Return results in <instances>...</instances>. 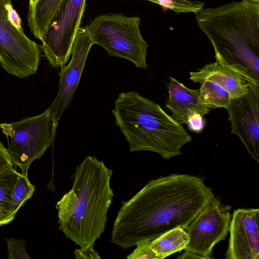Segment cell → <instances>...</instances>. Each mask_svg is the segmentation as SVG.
I'll return each instance as SVG.
<instances>
[{"label":"cell","instance_id":"10","mask_svg":"<svg viewBox=\"0 0 259 259\" xmlns=\"http://www.w3.org/2000/svg\"><path fill=\"white\" fill-rule=\"evenodd\" d=\"M231 132L237 136L249 155L259 162V87L250 84L243 96L233 99L226 108Z\"/></svg>","mask_w":259,"mask_h":259},{"label":"cell","instance_id":"1","mask_svg":"<svg viewBox=\"0 0 259 259\" xmlns=\"http://www.w3.org/2000/svg\"><path fill=\"white\" fill-rule=\"evenodd\" d=\"M214 197L199 177L175 174L151 180L122 202L111 242L126 249L178 227L185 230Z\"/></svg>","mask_w":259,"mask_h":259},{"label":"cell","instance_id":"9","mask_svg":"<svg viewBox=\"0 0 259 259\" xmlns=\"http://www.w3.org/2000/svg\"><path fill=\"white\" fill-rule=\"evenodd\" d=\"M231 208L214 197L186 229L189 241L184 251L211 258L213 248L228 234Z\"/></svg>","mask_w":259,"mask_h":259},{"label":"cell","instance_id":"24","mask_svg":"<svg viewBox=\"0 0 259 259\" xmlns=\"http://www.w3.org/2000/svg\"><path fill=\"white\" fill-rule=\"evenodd\" d=\"M75 257L77 258H100L97 252L93 247L80 248L74 251Z\"/></svg>","mask_w":259,"mask_h":259},{"label":"cell","instance_id":"13","mask_svg":"<svg viewBox=\"0 0 259 259\" xmlns=\"http://www.w3.org/2000/svg\"><path fill=\"white\" fill-rule=\"evenodd\" d=\"M189 74V79L194 82L210 80L220 85L230 94L232 99L246 94L251 84L259 87V81L250 75L246 68L239 65L216 62L205 65L198 71H191Z\"/></svg>","mask_w":259,"mask_h":259},{"label":"cell","instance_id":"20","mask_svg":"<svg viewBox=\"0 0 259 259\" xmlns=\"http://www.w3.org/2000/svg\"><path fill=\"white\" fill-rule=\"evenodd\" d=\"M8 258L9 259H30L26 250L25 240L16 238L7 239Z\"/></svg>","mask_w":259,"mask_h":259},{"label":"cell","instance_id":"25","mask_svg":"<svg viewBox=\"0 0 259 259\" xmlns=\"http://www.w3.org/2000/svg\"><path fill=\"white\" fill-rule=\"evenodd\" d=\"M177 258L179 259H187V258H202L203 257L195 253L185 251L183 253L179 254L177 257Z\"/></svg>","mask_w":259,"mask_h":259},{"label":"cell","instance_id":"11","mask_svg":"<svg viewBox=\"0 0 259 259\" xmlns=\"http://www.w3.org/2000/svg\"><path fill=\"white\" fill-rule=\"evenodd\" d=\"M93 45L85 27H80L73 45L71 61L66 66L61 67L58 93L49 107L57 125L76 91L88 54Z\"/></svg>","mask_w":259,"mask_h":259},{"label":"cell","instance_id":"17","mask_svg":"<svg viewBox=\"0 0 259 259\" xmlns=\"http://www.w3.org/2000/svg\"><path fill=\"white\" fill-rule=\"evenodd\" d=\"M18 173L14 167L0 171V226L9 224L15 217L12 212L11 200Z\"/></svg>","mask_w":259,"mask_h":259},{"label":"cell","instance_id":"28","mask_svg":"<svg viewBox=\"0 0 259 259\" xmlns=\"http://www.w3.org/2000/svg\"><path fill=\"white\" fill-rule=\"evenodd\" d=\"M252 2L259 3V0H247Z\"/></svg>","mask_w":259,"mask_h":259},{"label":"cell","instance_id":"4","mask_svg":"<svg viewBox=\"0 0 259 259\" xmlns=\"http://www.w3.org/2000/svg\"><path fill=\"white\" fill-rule=\"evenodd\" d=\"M112 114L131 152L149 151L164 159L181 155L192 138L182 125L153 101L136 92H122Z\"/></svg>","mask_w":259,"mask_h":259},{"label":"cell","instance_id":"12","mask_svg":"<svg viewBox=\"0 0 259 259\" xmlns=\"http://www.w3.org/2000/svg\"><path fill=\"white\" fill-rule=\"evenodd\" d=\"M259 209L238 208L229 226L227 259H259Z\"/></svg>","mask_w":259,"mask_h":259},{"label":"cell","instance_id":"27","mask_svg":"<svg viewBox=\"0 0 259 259\" xmlns=\"http://www.w3.org/2000/svg\"><path fill=\"white\" fill-rule=\"evenodd\" d=\"M36 0H29V5L34 3Z\"/></svg>","mask_w":259,"mask_h":259},{"label":"cell","instance_id":"14","mask_svg":"<svg viewBox=\"0 0 259 259\" xmlns=\"http://www.w3.org/2000/svg\"><path fill=\"white\" fill-rule=\"evenodd\" d=\"M169 78L165 107L176 121L181 125L187 124L191 115L197 113L203 116L209 113L210 109L199 100V89H189L176 78Z\"/></svg>","mask_w":259,"mask_h":259},{"label":"cell","instance_id":"21","mask_svg":"<svg viewBox=\"0 0 259 259\" xmlns=\"http://www.w3.org/2000/svg\"><path fill=\"white\" fill-rule=\"evenodd\" d=\"M151 241H145L137 243L136 248L127 256V259H159L150 246Z\"/></svg>","mask_w":259,"mask_h":259},{"label":"cell","instance_id":"2","mask_svg":"<svg viewBox=\"0 0 259 259\" xmlns=\"http://www.w3.org/2000/svg\"><path fill=\"white\" fill-rule=\"evenodd\" d=\"M112 172L102 161L87 156L76 166L72 189L56 204L60 229L80 248L93 247L105 230L114 196Z\"/></svg>","mask_w":259,"mask_h":259},{"label":"cell","instance_id":"6","mask_svg":"<svg viewBox=\"0 0 259 259\" xmlns=\"http://www.w3.org/2000/svg\"><path fill=\"white\" fill-rule=\"evenodd\" d=\"M57 126L49 108L38 115L0 124L2 132L10 139V159L25 177H28L30 164L40 159L53 143Z\"/></svg>","mask_w":259,"mask_h":259},{"label":"cell","instance_id":"5","mask_svg":"<svg viewBox=\"0 0 259 259\" xmlns=\"http://www.w3.org/2000/svg\"><path fill=\"white\" fill-rule=\"evenodd\" d=\"M140 18L120 13L102 14L85 27L93 44L110 56L130 60L138 68L147 69L148 44L140 31Z\"/></svg>","mask_w":259,"mask_h":259},{"label":"cell","instance_id":"15","mask_svg":"<svg viewBox=\"0 0 259 259\" xmlns=\"http://www.w3.org/2000/svg\"><path fill=\"white\" fill-rule=\"evenodd\" d=\"M64 0H36L29 5L28 23L31 33L41 38L54 15Z\"/></svg>","mask_w":259,"mask_h":259},{"label":"cell","instance_id":"7","mask_svg":"<svg viewBox=\"0 0 259 259\" xmlns=\"http://www.w3.org/2000/svg\"><path fill=\"white\" fill-rule=\"evenodd\" d=\"M12 2L0 0V66L11 75L26 78L36 72L41 50L10 21Z\"/></svg>","mask_w":259,"mask_h":259},{"label":"cell","instance_id":"22","mask_svg":"<svg viewBox=\"0 0 259 259\" xmlns=\"http://www.w3.org/2000/svg\"><path fill=\"white\" fill-rule=\"evenodd\" d=\"M202 117L200 114L195 113L189 117L187 125L190 131L196 133L202 132L205 125Z\"/></svg>","mask_w":259,"mask_h":259},{"label":"cell","instance_id":"16","mask_svg":"<svg viewBox=\"0 0 259 259\" xmlns=\"http://www.w3.org/2000/svg\"><path fill=\"white\" fill-rule=\"evenodd\" d=\"M189 241L186 231L178 227L151 240L150 246L159 259L184 250Z\"/></svg>","mask_w":259,"mask_h":259},{"label":"cell","instance_id":"23","mask_svg":"<svg viewBox=\"0 0 259 259\" xmlns=\"http://www.w3.org/2000/svg\"><path fill=\"white\" fill-rule=\"evenodd\" d=\"M14 164L11 161L8 149L0 141V171L9 168H13Z\"/></svg>","mask_w":259,"mask_h":259},{"label":"cell","instance_id":"3","mask_svg":"<svg viewBox=\"0 0 259 259\" xmlns=\"http://www.w3.org/2000/svg\"><path fill=\"white\" fill-rule=\"evenodd\" d=\"M210 41L216 62L239 65L259 81V3L233 1L195 13Z\"/></svg>","mask_w":259,"mask_h":259},{"label":"cell","instance_id":"19","mask_svg":"<svg viewBox=\"0 0 259 259\" xmlns=\"http://www.w3.org/2000/svg\"><path fill=\"white\" fill-rule=\"evenodd\" d=\"M35 188L29 182L28 177L18 173L12 194L11 206L14 215H16L19 208L31 198Z\"/></svg>","mask_w":259,"mask_h":259},{"label":"cell","instance_id":"26","mask_svg":"<svg viewBox=\"0 0 259 259\" xmlns=\"http://www.w3.org/2000/svg\"><path fill=\"white\" fill-rule=\"evenodd\" d=\"M161 6L162 8L167 9L171 0H146Z\"/></svg>","mask_w":259,"mask_h":259},{"label":"cell","instance_id":"8","mask_svg":"<svg viewBox=\"0 0 259 259\" xmlns=\"http://www.w3.org/2000/svg\"><path fill=\"white\" fill-rule=\"evenodd\" d=\"M87 0H64L40 40L41 50L54 67L65 66L80 28Z\"/></svg>","mask_w":259,"mask_h":259},{"label":"cell","instance_id":"18","mask_svg":"<svg viewBox=\"0 0 259 259\" xmlns=\"http://www.w3.org/2000/svg\"><path fill=\"white\" fill-rule=\"evenodd\" d=\"M200 83L199 100L210 109L227 108L232 100L230 94L220 85L210 80Z\"/></svg>","mask_w":259,"mask_h":259}]
</instances>
